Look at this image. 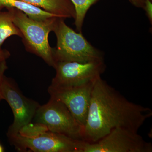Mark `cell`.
Instances as JSON below:
<instances>
[{
    "label": "cell",
    "mask_w": 152,
    "mask_h": 152,
    "mask_svg": "<svg viewBox=\"0 0 152 152\" xmlns=\"http://www.w3.org/2000/svg\"><path fill=\"white\" fill-rule=\"evenodd\" d=\"M1 91L3 99L7 102L13 113L14 121L7 133L9 138L16 135L22 128L31 123L40 105L25 96L15 83L5 76Z\"/></svg>",
    "instance_id": "8"
},
{
    "label": "cell",
    "mask_w": 152,
    "mask_h": 152,
    "mask_svg": "<svg viewBox=\"0 0 152 152\" xmlns=\"http://www.w3.org/2000/svg\"><path fill=\"white\" fill-rule=\"evenodd\" d=\"M152 116L149 108L128 100L99 77L93 86L84 141L95 142L116 128L138 132Z\"/></svg>",
    "instance_id": "1"
},
{
    "label": "cell",
    "mask_w": 152,
    "mask_h": 152,
    "mask_svg": "<svg viewBox=\"0 0 152 152\" xmlns=\"http://www.w3.org/2000/svg\"><path fill=\"white\" fill-rule=\"evenodd\" d=\"M145 11L148 18L149 20L150 23H152V0H145L143 8Z\"/></svg>",
    "instance_id": "15"
},
{
    "label": "cell",
    "mask_w": 152,
    "mask_h": 152,
    "mask_svg": "<svg viewBox=\"0 0 152 152\" xmlns=\"http://www.w3.org/2000/svg\"><path fill=\"white\" fill-rule=\"evenodd\" d=\"M3 8L18 9L23 12L31 18L37 20H43L52 17H58L38 7L19 0H0V10Z\"/></svg>",
    "instance_id": "11"
},
{
    "label": "cell",
    "mask_w": 152,
    "mask_h": 152,
    "mask_svg": "<svg viewBox=\"0 0 152 152\" xmlns=\"http://www.w3.org/2000/svg\"><path fill=\"white\" fill-rule=\"evenodd\" d=\"M9 9L12 12L14 24L21 33L23 42L28 51L40 57L49 66L54 68L53 48L50 46L48 37L58 17L37 20L18 9Z\"/></svg>",
    "instance_id": "3"
},
{
    "label": "cell",
    "mask_w": 152,
    "mask_h": 152,
    "mask_svg": "<svg viewBox=\"0 0 152 152\" xmlns=\"http://www.w3.org/2000/svg\"><path fill=\"white\" fill-rule=\"evenodd\" d=\"M38 7L64 19H75L76 13L70 0H19Z\"/></svg>",
    "instance_id": "10"
},
{
    "label": "cell",
    "mask_w": 152,
    "mask_h": 152,
    "mask_svg": "<svg viewBox=\"0 0 152 152\" xmlns=\"http://www.w3.org/2000/svg\"><path fill=\"white\" fill-rule=\"evenodd\" d=\"M34 118L36 123L44 125L49 130L84 141V127L60 101L50 98L47 104L39 107Z\"/></svg>",
    "instance_id": "5"
},
{
    "label": "cell",
    "mask_w": 152,
    "mask_h": 152,
    "mask_svg": "<svg viewBox=\"0 0 152 152\" xmlns=\"http://www.w3.org/2000/svg\"><path fill=\"white\" fill-rule=\"evenodd\" d=\"M10 56V53L6 50L0 49V61H6Z\"/></svg>",
    "instance_id": "16"
},
{
    "label": "cell",
    "mask_w": 152,
    "mask_h": 152,
    "mask_svg": "<svg viewBox=\"0 0 152 152\" xmlns=\"http://www.w3.org/2000/svg\"><path fill=\"white\" fill-rule=\"evenodd\" d=\"M8 12H0V49L7 38L12 36L21 37V33L13 22V16L10 9Z\"/></svg>",
    "instance_id": "12"
},
{
    "label": "cell",
    "mask_w": 152,
    "mask_h": 152,
    "mask_svg": "<svg viewBox=\"0 0 152 152\" xmlns=\"http://www.w3.org/2000/svg\"><path fill=\"white\" fill-rule=\"evenodd\" d=\"M4 151V148H3V147L0 144V152H3Z\"/></svg>",
    "instance_id": "18"
},
{
    "label": "cell",
    "mask_w": 152,
    "mask_h": 152,
    "mask_svg": "<svg viewBox=\"0 0 152 152\" xmlns=\"http://www.w3.org/2000/svg\"><path fill=\"white\" fill-rule=\"evenodd\" d=\"M129 1L137 7L143 8L145 0H129Z\"/></svg>",
    "instance_id": "17"
},
{
    "label": "cell",
    "mask_w": 152,
    "mask_h": 152,
    "mask_svg": "<svg viewBox=\"0 0 152 152\" xmlns=\"http://www.w3.org/2000/svg\"><path fill=\"white\" fill-rule=\"evenodd\" d=\"M9 139L18 151L34 152H81L85 141L51 132L41 124L31 123Z\"/></svg>",
    "instance_id": "2"
},
{
    "label": "cell",
    "mask_w": 152,
    "mask_h": 152,
    "mask_svg": "<svg viewBox=\"0 0 152 152\" xmlns=\"http://www.w3.org/2000/svg\"><path fill=\"white\" fill-rule=\"evenodd\" d=\"M75 10V24L79 32L81 33L84 20L88 11L91 6L99 0H70Z\"/></svg>",
    "instance_id": "13"
},
{
    "label": "cell",
    "mask_w": 152,
    "mask_h": 152,
    "mask_svg": "<svg viewBox=\"0 0 152 152\" xmlns=\"http://www.w3.org/2000/svg\"><path fill=\"white\" fill-rule=\"evenodd\" d=\"M95 81L75 86H50L48 91L50 98L64 104L76 120L84 127Z\"/></svg>",
    "instance_id": "9"
},
{
    "label": "cell",
    "mask_w": 152,
    "mask_h": 152,
    "mask_svg": "<svg viewBox=\"0 0 152 152\" xmlns=\"http://www.w3.org/2000/svg\"><path fill=\"white\" fill-rule=\"evenodd\" d=\"M106 67L104 61L58 62L54 68L56 75L50 86L68 87L86 84L101 77Z\"/></svg>",
    "instance_id": "7"
},
{
    "label": "cell",
    "mask_w": 152,
    "mask_h": 152,
    "mask_svg": "<svg viewBox=\"0 0 152 152\" xmlns=\"http://www.w3.org/2000/svg\"><path fill=\"white\" fill-rule=\"evenodd\" d=\"M7 69L8 67L6 64V61H0V101L3 100L1 91V87L3 79L5 76L4 75V74L5 72Z\"/></svg>",
    "instance_id": "14"
},
{
    "label": "cell",
    "mask_w": 152,
    "mask_h": 152,
    "mask_svg": "<svg viewBox=\"0 0 152 152\" xmlns=\"http://www.w3.org/2000/svg\"><path fill=\"white\" fill-rule=\"evenodd\" d=\"M152 152L151 143L145 141L137 132L116 128L98 141H85L81 152Z\"/></svg>",
    "instance_id": "6"
},
{
    "label": "cell",
    "mask_w": 152,
    "mask_h": 152,
    "mask_svg": "<svg viewBox=\"0 0 152 152\" xmlns=\"http://www.w3.org/2000/svg\"><path fill=\"white\" fill-rule=\"evenodd\" d=\"M53 31L56 36L57 45L53 48L55 63L103 61L102 52L89 42L82 33H77L68 26L64 19L58 18Z\"/></svg>",
    "instance_id": "4"
}]
</instances>
